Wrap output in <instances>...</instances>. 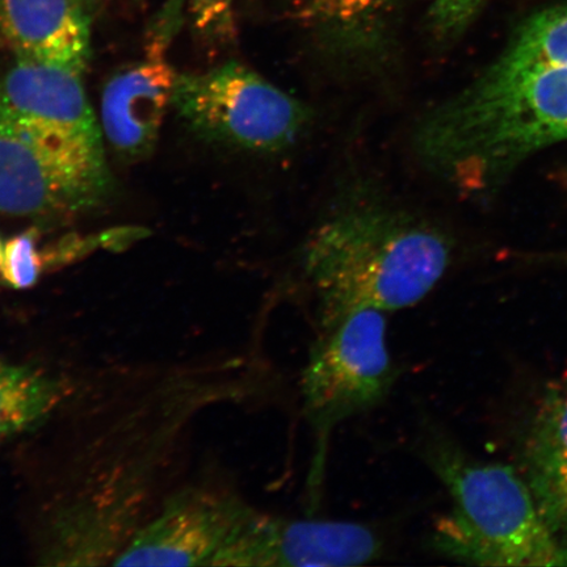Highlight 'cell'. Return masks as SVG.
Here are the masks:
<instances>
[{"label":"cell","mask_w":567,"mask_h":567,"mask_svg":"<svg viewBox=\"0 0 567 567\" xmlns=\"http://www.w3.org/2000/svg\"><path fill=\"white\" fill-rule=\"evenodd\" d=\"M567 141V68L495 61L415 124L411 146L436 179L488 193L523 162Z\"/></svg>","instance_id":"cell-1"},{"label":"cell","mask_w":567,"mask_h":567,"mask_svg":"<svg viewBox=\"0 0 567 567\" xmlns=\"http://www.w3.org/2000/svg\"><path fill=\"white\" fill-rule=\"evenodd\" d=\"M451 254L450 238L435 225L375 190L353 188L303 247L321 330L360 309L414 307L443 279Z\"/></svg>","instance_id":"cell-2"},{"label":"cell","mask_w":567,"mask_h":567,"mask_svg":"<svg viewBox=\"0 0 567 567\" xmlns=\"http://www.w3.org/2000/svg\"><path fill=\"white\" fill-rule=\"evenodd\" d=\"M421 455L453 501L432 530L441 555L477 566H567V543L513 466L473 460L436 430L425 432Z\"/></svg>","instance_id":"cell-3"},{"label":"cell","mask_w":567,"mask_h":567,"mask_svg":"<svg viewBox=\"0 0 567 567\" xmlns=\"http://www.w3.org/2000/svg\"><path fill=\"white\" fill-rule=\"evenodd\" d=\"M173 104L198 136L264 155L288 151L313 122L307 104L237 61L176 75Z\"/></svg>","instance_id":"cell-4"},{"label":"cell","mask_w":567,"mask_h":567,"mask_svg":"<svg viewBox=\"0 0 567 567\" xmlns=\"http://www.w3.org/2000/svg\"><path fill=\"white\" fill-rule=\"evenodd\" d=\"M399 375L388 349L384 311H352L322 330L301 380L303 414L321 444L319 455L323 456L331 431L379 406Z\"/></svg>","instance_id":"cell-5"},{"label":"cell","mask_w":567,"mask_h":567,"mask_svg":"<svg viewBox=\"0 0 567 567\" xmlns=\"http://www.w3.org/2000/svg\"><path fill=\"white\" fill-rule=\"evenodd\" d=\"M110 186L103 146L0 115V212L41 216L91 207Z\"/></svg>","instance_id":"cell-6"},{"label":"cell","mask_w":567,"mask_h":567,"mask_svg":"<svg viewBox=\"0 0 567 567\" xmlns=\"http://www.w3.org/2000/svg\"><path fill=\"white\" fill-rule=\"evenodd\" d=\"M384 548L379 532L367 524L290 519L254 509L213 566H359L375 561Z\"/></svg>","instance_id":"cell-7"},{"label":"cell","mask_w":567,"mask_h":567,"mask_svg":"<svg viewBox=\"0 0 567 567\" xmlns=\"http://www.w3.org/2000/svg\"><path fill=\"white\" fill-rule=\"evenodd\" d=\"M254 509L231 494H181L137 532L115 565L213 566Z\"/></svg>","instance_id":"cell-8"},{"label":"cell","mask_w":567,"mask_h":567,"mask_svg":"<svg viewBox=\"0 0 567 567\" xmlns=\"http://www.w3.org/2000/svg\"><path fill=\"white\" fill-rule=\"evenodd\" d=\"M403 6L405 0H299L296 18L332 68L371 80L392 65Z\"/></svg>","instance_id":"cell-9"},{"label":"cell","mask_w":567,"mask_h":567,"mask_svg":"<svg viewBox=\"0 0 567 567\" xmlns=\"http://www.w3.org/2000/svg\"><path fill=\"white\" fill-rule=\"evenodd\" d=\"M0 115L52 136L102 145L81 73L20 59L0 78Z\"/></svg>","instance_id":"cell-10"},{"label":"cell","mask_w":567,"mask_h":567,"mask_svg":"<svg viewBox=\"0 0 567 567\" xmlns=\"http://www.w3.org/2000/svg\"><path fill=\"white\" fill-rule=\"evenodd\" d=\"M166 41L148 47L145 61L116 74L102 97L103 130L110 144L126 158L152 151L169 102L176 74L165 59Z\"/></svg>","instance_id":"cell-11"},{"label":"cell","mask_w":567,"mask_h":567,"mask_svg":"<svg viewBox=\"0 0 567 567\" xmlns=\"http://www.w3.org/2000/svg\"><path fill=\"white\" fill-rule=\"evenodd\" d=\"M0 31L20 59L83 73L90 20L81 0H0Z\"/></svg>","instance_id":"cell-12"},{"label":"cell","mask_w":567,"mask_h":567,"mask_svg":"<svg viewBox=\"0 0 567 567\" xmlns=\"http://www.w3.org/2000/svg\"><path fill=\"white\" fill-rule=\"evenodd\" d=\"M522 474L544 519L567 543V382L549 388L536 410Z\"/></svg>","instance_id":"cell-13"},{"label":"cell","mask_w":567,"mask_h":567,"mask_svg":"<svg viewBox=\"0 0 567 567\" xmlns=\"http://www.w3.org/2000/svg\"><path fill=\"white\" fill-rule=\"evenodd\" d=\"M62 400V386L45 373L0 361V443L45 420Z\"/></svg>","instance_id":"cell-14"},{"label":"cell","mask_w":567,"mask_h":567,"mask_svg":"<svg viewBox=\"0 0 567 567\" xmlns=\"http://www.w3.org/2000/svg\"><path fill=\"white\" fill-rule=\"evenodd\" d=\"M496 61L509 66L567 68V2L530 17Z\"/></svg>","instance_id":"cell-15"},{"label":"cell","mask_w":567,"mask_h":567,"mask_svg":"<svg viewBox=\"0 0 567 567\" xmlns=\"http://www.w3.org/2000/svg\"><path fill=\"white\" fill-rule=\"evenodd\" d=\"M39 234L34 229L13 237L4 246L3 279L16 289L34 286L44 269V258L38 247Z\"/></svg>","instance_id":"cell-16"},{"label":"cell","mask_w":567,"mask_h":567,"mask_svg":"<svg viewBox=\"0 0 567 567\" xmlns=\"http://www.w3.org/2000/svg\"><path fill=\"white\" fill-rule=\"evenodd\" d=\"M487 0H432L427 24L439 44L446 45L463 38L477 19Z\"/></svg>","instance_id":"cell-17"},{"label":"cell","mask_w":567,"mask_h":567,"mask_svg":"<svg viewBox=\"0 0 567 567\" xmlns=\"http://www.w3.org/2000/svg\"><path fill=\"white\" fill-rule=\"evenodd\" d=\"M195 27L215 42H230L236 35L234 0H190Z\"/></svg>","instance_id":"cell-18"},{"label":"cell","mask_w":567,"mask_h":567,"mask_svg":"<svg viewBox=\"0 0 567 567\" xmlns=\"http://www.w3.org/2000/svg\"><path fill=\"white\" fill-rule=\"evenodd\" d=\"M555 260L559 261V264H564L567 266V252H564L561 255H556Z\"/></svg>","instance_id":"cell-19"},{"label":"cell","mask_w":567,"mask_h":567,"mask_svg":"<svg viewBox=\"0 0 567 567\" xmlns=\"http://www.w3.org/2000/svg\"><path fill=\"white\" fill-rule=\"evenodd\" d=\"M3 259H4V247L2 245V240H0V267H2V265H3Z\"/></svg>","instance_id":"cell-20"}]
</instances>
